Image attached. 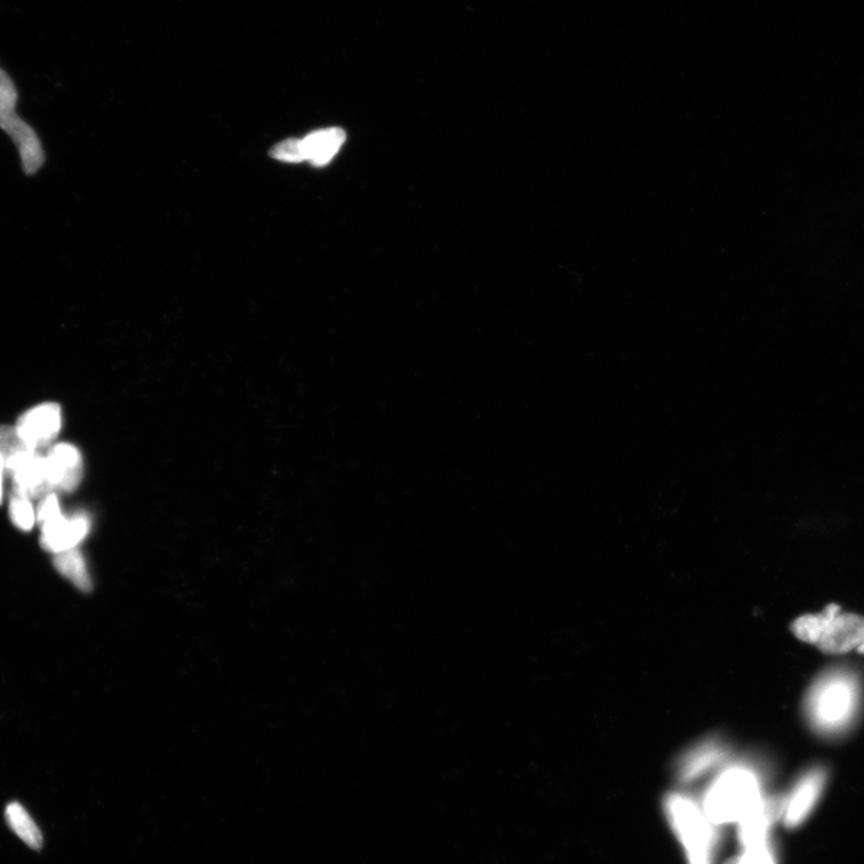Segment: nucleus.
Listing matches in <instances>:
<instances>
[{
	"instance_id": "obj_1",
	"label": "nucleus",
	"mask_w": 864,
	"mask_h": 864,
	"mask_svg": "<svg viewBox=\"0 0 864 864\" xmlns=\"http://www.w3.org/2000/svg\"><path fill=\"white\" fill-rule=\"evenodd\" d=\"M860 705L857 676L845 669H833L812 683L805 711L812 729L823 734H838L854 725Z\"/></svg>"
},
{
	"instance_id": "obj_2",
	"label": "nucleus",
	"mask_w": 864,
	"mask_h": 864,
	"mask_svg": "<svg viewBox=\"0 0 864 864\" xmlns=\"http://www.w3.org/2000/svg\"><path fill=\"white\" fill-rule=\"evenodd\" d=\"M759 781L744 767L721 773L705 798V815L714 823L741 821L763 801Z\"/></svg>"
},
{
	"instance_id": "obj_3",
	"label": "nucleus",
	"mask_w": 864,
	"mask_h": 864,
	"mask_svg": "<svg viewBox=\"0 0 864 864\" xmlns=\"http://www.w3.org/2000/svg\"><path fill=\"white\" fill-rule=\"evenodd\" d=\"M665 809L673 828L687 850L691 864H709L711 849V830L707 818L686 796L669 795Z\"/></svg>"
},
{
	"instance_id": "obj_4",
	"label": "nucleus",
	"mask_w": 864,
	"mask_h": 864,
	"mask_svg": "<svg viewBox=\"0 0 864 864\" xmlns=\"http://www.w3.org/2000/svg\"><path fill=\"white\" fill-rule=\"evenodd\" d=\"M61 425L63 414L59 404L44 403L25 411L15 428L23 442L38 451L56 440Z\"/></svg>"
},
{
	"instance_id": "obj_5",
	"label": "nucleus",
	"mask_w": 864,
	"mask_h": 864,
	"mask_svg": "<svg viewBox=\"0 0 864 864\" xmlns=\"http://www.w3.org/2000/svg\"><path fill=\"white\" fill-rule=\"evenodd\" d=\"M14 493L30 500H42L53 492L48 482L46 457L29 450L7 463Z\"/></svg>"
},
{
	"instance_id": "obj_6",
	"label": "nucleus",
	"mask_w": 864,
	"mask_h": 864,
	"mask_svg": "<svg viewBox=\"0 0 864 864\" xmlns=\"http://www.w3.org/2000/svg\"><path fill=\"white\" fill-rule=\"evenodd\" d=\"M824 783L827 771L822 767L811 768L798 781L790 797L786 798L783 816L786 828H797L809 817L819 801Z\"/></svg>"
},
{
	"instance_id": "obj_7",
	"label": "nucleus",
	"mask_w": 864,
	"mask_h": 864,
	"mask_svg": "<svg viewBox=\"0 0 864 864\" xmlns=\"http://www.w3.org/2000/svg\"><path fill=\"white\" fill-rule=\"evenodd\" d=\"M51 489L71 493L83 479V459L79 448L70 444H58L46 456Z\"/></svg>"
},
{
	"instance_id": "obj_8",
	"label": "nucleus",
	"mask_w": 864,
	"mask_h": 864,
	"mask_svg": "<svg viewBox=\"0 0 864 864\" xmlns=\"http://www.w3.org/2000/svg\"><path fill=\"white\" fill-rule=\"evenodd\" d=\"M864 643V616L838 613L816 647L827 654H843L859 650Z\"/></svg>"
},
{
	"instance_id": "obj_9",
	"label": "nucleus",
	"mask_w": 864,
	"mask_h": 864,
	"mask_svg": "<svg viewBox=\"0 0 864 864\" xmlns=\"http://www.w3.org/2000/svg\"><path fill=\"white\" fill-rule=\"evenodd\" d=\"M92 521L86 513L59 519L42 527L41 546L51 553H60L79 547L88 536Z\"/></svg>"
},
{
	"instance_id": "obj_10",
	"label": "nucleus",
	"mask_w": 864,
	"mask_h": 864,
	"mask_svg": "<svg viewBox=\"0 0 864 864\" xmlns=\"http://www.w3.org/2000/svg\"><path fill=\"white\" fill-rule=\"evenodd\" d=\"M786 798L773 797L761 804L740 821V840L745 849L767 845L768 830L783 818Z\"/></svg>"
},
{
	"instance_id": "obj_11",
	"label": "nucleus",
	"mask_w": 864,
	"mask_h": 864,
	"mask_svg": "<svg viewBox=\"0 0 864 864\" xmlns=\"http://www.w3.org/2000/svg\"><path fill=\"white\" fill-rule=\"evenodd\" d=\"M728 754L727 745L720 739H708L696 744L683 756L680 765V777L682 781L691 782L711 770Z\"/></svg>"
},
{
	"instance_id": "obj_12",
	"label": "nucleus",
	"mask_w": 864,
	"mask_h": 864,
	"mask_svg": "<svg viewBox=\"0 0 864 864\" xmlns=\"http://www.w3.org/2000/svg\"><path fill=\"white\" fill-rule=\"evenodd\" d=\"M346 139V133L340 127L322 128L308 134L302 139L305 160L314 166L328 165Z\"/></svg>"
},
{
	"instance_id": "obj_13",
	"label": "nucleus",
	"mask_w": 864,
	"mask_h": 864,
	"mask_svg": "<svg viewBox=\"0 0 864 864\" xmlns=\"http://www.w3.org/2000/svg\"><path fill=\"white\" fill-rule=\"evenodd\" d=\"M54 565L59 574L69 579L82 592L93 588L86 559L79 550L72 549L55 554Z\"/></svg>"
},
{
	"instance_id": "obj_14",
	"label": "nucleus",
	"mask_w": 864,
	"mask_h": 864,
	"mask_svg": "<svg viewBox=\"0 0 864 864\" xmlns=\"http://www.w3.org/2000/svg\"><path fill=\"white\" fill-rule=\"evenodd\" d=\"M840 611V605L831 604L820 614H808L798 617L792 625L793 633L801 641L817 644L823 630L827 629L832 618Z\"/></svg>"
},
{
	"instance_id": "obj_15",
	"label": "nucleus",
	"mask_w": 864,
	"mask_h": 864,
	"mask_svg": "<svg viewBox=\"0 0 864 864\" xmlns=\"http://www.w3.org/2000/svg\"><path fill=\"white\" fill-rule=\"evenodd\" d=\"M5 819L9 828L16 833L21 840L34 850L42 849L44 844L42 831L29 815L27 810L20 804L12 803L7 807Z\"/></svg>"
},
{
	"instance_id": "obj_16",
	"label": "nucleus",
	"mask_w": 864,
	"mask_h": 864,
	"mask_svg": "<svg viewBox=\"0 0 864 864\" xmlns=\"http://www.w3.org/2000/svg\"><path fill=\"white\" fill-rule=\"evenodd\" d=\"M10 520L20 531L30 532L36 521V513L30 498L12 492L9 501Z\"/></svg>"
},
{
	"instance_id": "obj_17",
	"label": "nucleus",
	"mask_w": 864,
	"mask_h": 864,
	"mask_svg": "<svg viewBox=\"0 0 864 864\" xmlns=\"http://www.w3.org/2000/svg\"><path fill=\"white\" fill-rule=\"evenodd\" d=\"M29 450L32 448L23 442L15 427L0 425V456L4 458L5 465Z\"/></svg>"
},
{
	"instance_id": "obj_18",
	"label": "nucleus",
	"mask_w": 864,
	"mask_h": 864,
	"mask_svg": "<svg viewBox=\"0 0 864 864\" xmlns=\"http://www.w3.org/2000/svg\"><path fill=\"white\" fill-rule=\"evenodd\" d=\"M270 157L283 161L299 164L305 161L302 139L288 138L270 150Z\"/></svg>"
},
{
	"instance_id": "obj_19",
	"label": "nucleus",
	"mask_w": 864,
	"mask_h": 864,
	"mask_svg": "<svg viewBox=\"0 0 864 864\" xmlns=\"http://www.w3.org/2000/svg\"><path fill=\"white\" fill-rule=\"evenodd\" d=\"M63 515L58 496L54 492H51L41 500V503H38L36 521L41 527H44L56 521L63 517Z\"/></svg>"
},
{
	"instance_id": "obj_20",
	"label": "nucleus",
	"mask_w": 864,
	"mask_h": 864,
	"mask_svg": "<svg viewBox=\"0 0 864 864\" xmlns=\"http://www.w3.org/2000/svg\"><path fill=\"white\" fill-rule=\"evenodd\" d=\"M725 864H776L767 845L745 849L738 857L730 859Z\"/></svg>"
},
{
	"instance_id": "obj_21",
	"label": "nucleus",
	"mask_w": 864,
	"mask_h": 864,
	"mask_svg": "<svg viewBox=\"0 0 864 864\" xmlns=\"http://www.w3.org/2000/svg\"><path fill=\"white\" fill-rule=\"evenodd\" d=\"M7 473L5 460L0 456V506L3 505L4 500V480Z\"/></svg>"
},
{
	"instance_id": "obj_22",
	"label": "nucleus",
	"mask_w": 864,
	"mask_h": 864,
	"mask_svg": "<svg viewBox=\"0 0 864 864\" xmlns=\"http://www.w3.org/2000/svg\"><path fill=\"white\" fill-rule=\"evenodd\" d=\"M857 652L861 653V654H864V643L862 644L861 648H859Z\"/></svg>"
}]
</instances>
